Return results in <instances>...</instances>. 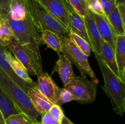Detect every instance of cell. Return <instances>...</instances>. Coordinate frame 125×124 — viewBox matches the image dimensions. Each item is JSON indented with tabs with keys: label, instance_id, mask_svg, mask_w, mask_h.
<instances>
[{
	"label": "cell",
	"instance_id": "obj_1",
	"mask_svg": "<svg viewBox=\"0 0 125 124\" xmlns=\"http://www.w3.org/2000/svg\"><path fill=\"white\" fill-rule=\"evenodd\" d=\"M7 19L13 31L15 40L19 43L29 53L34 68L39 75L43 72L42 60L39 47L40 45L42 44L40 32L28 13L24 20L15 21L8 17Z\"/></svg>",
	"mask_w": 125,
	"mask_h": 124
},
{
	"label": "cell",
	"instance_id": "obj_2",
	"mask_svg": "<svg viewBox=\"0 0 125 124\" xmlns=\"http://www.w3.org/2000/svg\"><path fill=\"white\" fill-rule=\"evenodd\" d=\"M26 4L28 13L40 33L49 30L61 39L70 37V31L48 10L40 0H26Z\"/></svg>",
	"mask_w": 125,
	"mask_h": 124
},
{
	"label": "cell",
	"instance_id": "obj_3",
	"mask_svg": "<svg viewBox=\"0 0 125 124\" xmlns=\"http://www.w3.org/2000/svg\"><path fill=\"white\" fill-rule=\"evenodd\" d=\"M103 74L104 85L103 89L110 98L114 110L117 114L123 115V105L125 100V83L110 69L101 56L95 55Z\"/></svg>",
	"mask_w": 125,
	"mask_h": 124
},
{
	"label": "cell",
	"instance_id": "obj_4",
	"mask_svg": "<svg viewBox=\"0 0 125 124\" xmlns=\"http://www.w3.org/2000/svg\"><path fill=\"white\" fill-rule=\"evenodd\" d=\"M0 85L22 113L32 124H39L41 115L36 111L27 92L0 68Z\"/></svg>",
	"mask_w": 125,
	"mask_h": 124
},
{
	"label": "cell",
	"instance_id": "obj_5",
	"mask_svg": "<svg viewBox=\"0 0 125 124\" xmlns=\"http://www.w3.org/2000/svg\"><path fill=\"white\" fill-rule=\"evenodd\" d=\"M61 40L62 53L65 55L70 62L77 67L82 77H85L88 75L91 78L92 81L98 85V80L89 64V57L75 44L70 37L65 38Z\"/></svg>",
	"mask_w": 125,
	"mask_h": 124
},
{
	"label": "cell",
	"instance_id": "obj_6",
	"mask_svg": "<svg viewBox=\"0 0 125 124\" xmlns=\"http://www.w3.org/2000/svg\"><path fill=\"white\" fill-rule=\"evenodd\" d=\"M64 88L70 91L74 100L79 103H92L96 98L97 84L86 77L75 75Z\"/></svg>",
	"mask_w": 125,
	"mask_h": 124
},
{
	"label": "cell",
	"instance_id": "obj_7",
	"mask_svg": "<svg viewBox=\"0 0 125 124\" xmlns=\"http://www.w3.org/2000/svg\"><path fill=\"white\" fill-rule=\"evenodd\" d=\"M48 10L69 30L70 18L74 9L68 0H40Z\"/></svg>",
	"mask_w": 125,
	"mask_h": 124
},
{
	"label": "cell",
	"instance_id": "obj_8",
	"mask_svg": "<svg viewBox=\"0 0 125 124\" xmlns=\"http://www.w3.org/2000/svg\"><path fill=\"white\" fill-rule=\"evenodd\" d=\"M37 77V81L35 84L37 88L53 104H58L61 88L56 85L47 73L43 72Z\"/></svg>",
	"mask_w": 125,
	"mask_h": 124
},
{
	"label": "cell",
	"instance_id": "obj_9",
	"mask_svg": "<svg viewBox=\"0 0 125 124\" xmlns=\"http://www.w3.org/2000/svg\"><path fill=\"white\" fill-rule=\"evenodd\" d=\"M84 18L85 26H86L88 36L90 41L92 50L94 52L95 55H100L102 52L103 44L104 40H103L100 35V32L95 23L94 13L89 10Z\"/></svg>",
	"mask_w": 125,
	"mask_h": 124
},
{
	"label": "cell",
	"instance_id": "obj_10",
	"mask_svg": "<svg viewBox=\"0 0 125 124\" xmlns=\"http://www.w3.org/2000/svg\"><path fill=\"white\" fill-rule=\"evenodd\" d=\"M7 49L24 66L27 72L31 75H37V72L34 66L31 58L25 49L16 40H13L7 46Z\"/></svg>",
	"mask_w": 125,
	"mask_h": 124
},
{
	"label": "cell",
	"instance_id": "obj_11",
	"mask_svg": "<svg viewBox=\"0 0 125 124\" xmlns=\"http://www.w3.org/2000/svg\"><path fill=\"white\" fill-rule=\"evenodd\" d=\"M94 14L95 23L103 40L107 43L115 52L117 35L110 24L107 17L100 15Z\"/></svg>",
	"mask_w": 125,
	"mask_h": 124
},
{
	"label": "cell",
	"instance_id": "obj_12",
	"mask_svg": "<svg viewBox=\"0 0 125 124\" xmlns=\"http://www.w3.org/2000/svg\"><path fill=\"white\" fill-rule=\"evenodd\" d=\"M7 47L6 46L0 44V68L7 75H8L13 81H15L26 92H27L29 88L35 86L36 85L33 86V85L25 82L16 75L9 63L8 57H7Z\"/></svg>",
	"mask_w": 125,
	"mask_h": 124
},
{
	"label": "cell",
	"instance_id": "obj_13",
	"mask_svg": "<svg viewBox=\"0 0 125 124\" xmlns=\"http://www.w3.org/2000/svg\"><path fill=\"white\" fill-rule=\"evenodd\" d=\"M27 94L35 109L40 115L48 112L53 105L39 91L36 86L29 88Z\"/></svg>",
	"mask_w": 125,
	"mask_h": 124
},
{
	"label": "cell",
	"instance_id": "obj_14",
	"mask_svg": "<svg viewBox=\"0 0 125 124\" xmlns=\"http://www.w3.org/2000/svg\"><path fill=\"white\" fill-rule=\"evenodd\" d=\"M58 55L59 59L56 62L54 70L58 72L60 78L65 86L75 77V75L73 72L72 63L69 60L63 53Z\"/></svg>",
	"mask_w": 125,
	"mask_h": 124
},
{
	"label": "cell",
	"instance_id": "obj_15",
	"mask_svg": "<svg viewBox=\"0 0 125 124\" xmlns=\"http://www.w3.org/2000/svg\"><path fill=\"white\" fill-rule=\"evenodd\" d=\"M69 30L70 32L75 33L76 34L86 40L87 42L90 44L91 47L90 40L88 36L84 18L78 14L74 10L72 13L70 18Z\"/></svg>",
	"mask_w": 125,
	"mask_h": 124
},
{
	"label": "cell",
	"instance_id": "obj_16",
	"mask_svg": "<svg viewBox=\"0 0 125 124\" xmlns=\"http://www.w3.org/2000/svg\"><path fill=\"white\" fill-rule=\"evenodd\" d=\"M0 110L5 119L13 114L22 113L0 85Z\"/></svg>",
	"mask_w": 125,
	"mask_h": 124
},
{
	"label": "cell",
	"instance_id": "obj_17",
	"mask_svg": "<svg viewBox=\"0 0 125 124\" xmlns=\"http://www.w3.org/2000/svg\"><path fill=\"white\" fill-rule=\"evenodd\" d=\"M115 55L120 78L122 80L125 70V36H117Z\"/></svg>",
	"mask_w": 125,
	"mask_h": 124
},
{
	"label": "cell",
	"instance_id": "obj_18",
	"mask_svg": "<svg viewBox=\"0 0 125 124\" xmlns=\"http://www.w3.org/2000/svg\"><path fill=\"white\" fill-rule=\"evenodd\" d=\"M27 14L26 0H12L10 5L8 18L13 20L21 21L26 18Z\"/></svg>",
	"mask_w": 125,
	"mask_h": 124
},
{
	"label": "cell",
	"instance_id": "obj_19",
	"mask_svg": "<svg viewBox=\"0 0 125 124\" xmlns=\"http://www.w3.org/2000/svg\"><path fill=\"white\" fill-rule=\"evenodd\" d=\"M7 55L11 67L13 69V71L15 72L16 75L25 82L33 85V86H35V83L33 81L31 78L29 77V74L28 73L24 66L14 56L12 55V53L8 49H7Z\"/></svg>",
	"mask_w": 125,
	"mask_h": 124
},
{
	"label": "cell",
	"instance_id": "obj_20",
	"mask_svg": "<svg viewBox=\"0 0 125 124\" xmlns=\"http://www.w3.org/2000/svg\"><path fill=\"white\" fill-rule=\"evenodd\" d=\"M40 34L42 44H46L58 54L62 53V40L57 34L49 30L43 31Z\"/></svg>",
	"mask_w": 125,
	"mask_h": 124
},
{
	"label": "cell",
	"instance_id": "obj_21",
	"mask_svg": "<svg viewBox=\"0 0 125 124\" xmlns=\"http://www.w3.org/2000/svg\"><path fill=\"white\" fill-rule=\"evenodd\" d=\"M100 56L107 64V66L110 68V69L120 77L115 52L112 49V47L104 41L103 44L102 52Z\"/></svg>",
	"mask_w": 125,
	"mask_h": 124
},
{
	"label": "cell",
	"instance_id": "obj_22",
	"mask_svg": "<svg viewBox=\"0 0 125 124\" xmlns=\"http://www.w3.org/2000/svg\"><path fill=\"white\" fill-rule=\"evenodd\" d=\"M107 18L117 36H125V29L118 7L107 16Z\"/></svg>",
	"mask_w": 125,
	"mask_h": 124
},
{
	"label": "cell",
	"instance_id": "obj_23",
	"mask_svg": "<svg viewBox=\"0 0 125 124\" xmlns=\"http://www.w3.org/2000/svg\"><path fill=\"white\" fill-rule=\"evenodd\" d=\"M14 39V35L7 18L0 19V44L7 46Z\"/></svg>",
	"mask_w": 125,
	"mask_h": 124
},
{
	"label": "cell",
	"instance_id": "obj_24",
	"mask_svg": "<svg viewBox=\"0 0 125 124\" xmlns=\"http://www.w3.org/2000/svg\"><path fill=\"white\" fill-rule=\"evenodd\" d=\"M70 37L71 38L73 42L75 43V44L85 53L86 55L89 57L91 53L92 48L90 47V44L87 42L85 40H84L83 38L81 37L78 35L76 34L75 33L70 32Z\"/></svg>",
	"mask_w": 125,
	"mask_h": 124
},
{
	"label": "cell",
	"instance_id": "obj_25",
	"mask_svg": "<svg viewBox=\"0 0 125 124\" xmlns=\"http://www.w3.org/2000/svg\"><path fill=\"white\" fill-rule=\"evenodd\" d=\"M74 10L82 17H84L89 10L88 0H68Z\"/></svg>",
	"mask_w": 125,
	"mask_h": 124
},
{
	"label": "cell",
	"instance_id": "obj_26",
	"mask_svg": "<svg viewBox=\"0 0 125 124\" xmlns=\"http://www.w3.org/2000/svg\"><path fill=\"white\" fill-rule=\"evenodd\" d=\"M6 124H32L23 113L11 115L5 119Z\"/></svg>",
	"mask_w": 125,
	"mask_h": 124
},
{
	"label": "cell",
	"instance_id": "obj_27",
	"mask_svg": "<svg viewBox=\"0 0 125 124\" xmlns=\"http://www.w3.org/2000/svg\"><path fill=\"white\" fill-rule=\"evenodd\" d=\"M106 17L117 7V0H99Z\"/></svg>",
	"mask_w": 125,
	"mask_h": 124
},
{
	"label": "cell",
	"instance_id": "obj_28",
	"mask_svg": "<svg viewBox=\"0 0 125 124\" xmlns=\"http://www.w3.org/2000/svg\"><path fill=\"white\" fill-rule=\"evenodd\" d=\"M73 100H74V98L73 94L70 92V91H69L65 88L63 89H61L59 94V102L57 105L61 106L64 103H68V102H70Z\"/></svg>",
	"mask_w": 125,
	"mask_h": 124
},
{
	"label": "cell",
	"instance_id": "obj_29",
	"mask_svg": "<svg viewBox=\"0 0 125 124\" xmlns=\"http://www.w3.org/2000/svg\"><path fill=\"white\" fill-rule=\"evenodd\" d=\"M48 113L50 115H52L54 118L57 119L60 122H62L63 117H65L64 113L61 106L57 104H53L50 108Z\"/></svg>",
	"mask_w": 125,
	"mask_h": 124
},
{
	"label": "cell",
	"instance_id": "obj_30",
	"mask_svg": "<svg viewBox=\"0 0 125 124\" xmlns=\"http://www.w3.org/2000/svg\"><path fill=\"white\" fill-rule=\"evenodd\" d=\"M88 3H89V10L93 13L106 17L99 0H88Z\"/></svg>",
	"mask_w": 125,
	"mask_h": 124
},
{
	"label": "cell",
	"instance_id": "obj_31",
	"mask_svg": "<svg viewBox=\"0 0 125 124\" xmlns=\"http://www.w3.org/2000/svg\"><path fill=\"white\" fill-rule=\"evenodd\" d=\"M12 0H0V15L1 18H7L9 12L10 5Z\"/></svg>",
	"mask_w": 125,
	"mask_h": 124
},
{
	"label": "cell",
	"instance_id": "obj_32",
	"mask_svg": "<svg viewBox=\"0 0 125 124\" xmlns=\"http://www.w3.org/2000/svg\"><path fill=\"white\" fill-rule=\"evenodd\" d=\"M40 124H62V122L57 120L47 112L41 115Z\"/></svg>",
	"mask_w": 125,
	"mask_h": 124
},
{
	"label": "cell",
	"instance_id": "obj_33",
	"mask_svg": "<svg viewBox=\"0 0 125 124\" xmlns=\"http://www.w3.org/2000/svg\"><path fill=\"white\" fill-rule=\"evenodd\" d=\"M117 7H118V10H119L120 15L122 17V21H123V25H124L125 29V5L122 2L118 1V4H117Z\"/></svg>",
	"mask_w": 125,
	"mask_h": 124
},
{
	"label": "cell",
	"instance_id": "obj_34",
	"mask_svg": "<svg viewBox=\"0 0 125 124\" xmlns=\"http://www.w3.org/2000/svg\"><path fill=\"white\" fill-rule=\"evenodd\" d=\"M62 124H74V123L72 122L68 118H67V117L65 115V117H63V120L62 121Z\"/></svg>",
	"mask_w": 125,
	"mask_h": 124
},
{
	"label": "cell",
	"instance_id": "obj_35",
	"mask_svg": "<svg viewBox=\"0 0 125 124\" xmlns=\"http://www.w3.org/2000/svg\"><path fill=\"white\" fill-rule=\"evenodd\" d=\"M0 124H6L5 119L4 118V116L2 115V113H1V110H0Z\"/></svg>",
	"mask_w": 125,
	"mask_h": 124
},
{
	"label": "cell",
	"instance_id": "obj_36",
	"mask_svg": "<svg viewBox=\"0 0 125 124\" xmlns=\"http://www.w3.org/2000/svg\"><path fill=\"white\" fill-rule=\"evenodd\" d=\"M123 114H125V100L124 103H123Z\"/></svg>",
	"mask_w": 125,
	"mask_h": 124
},
{
	"label": "cell",
	"instance_id": "obj_37",
	"mask_svg": "<svg viewBox=\"0 0 125 124\" xmlns=\"http://www.w3.org/2000/svg\"><path fill=\"white\" fill-rule=\"evenodd\" d=\"M117 1H120V2H122V3H123L125 5V0H117Z\"/></svg>",
	"mask_w": 125,
	"mask_h": 124
},
{
	"label": "cell",
	"instance_id": "obj_38",
	"mask_svg": "<svg viewBox=\"0 0 125 124\" xmlns=\"http://www.w3.org/2000/svg\"><path fill=\"white\" fill-rule=\"evenodd\" d=\"M122 80H123V82H124L125 83V75H123V78H122Z\"/></svg>",
	"mask_w": 125,
	"mask_h": 124
},
{
	"label": "cell",
	"instance_id": "obj_39",
	"mask_svg": "<svg viewBox=\"0 0 125 124\" xmlns=\"http://www.w3.org/2000/svg\"><path fill=\"white\" fill-rule=\"evenodd\" d=\"M125 75V72H124V74H123V75Z\"/></svg>",
	"mask_w": 125,
	"mask_h": 124
},
{
	"label": "cell",
	"instance_id": "obj_40",
	"mask_svg": "<svg viewBox=\"0 0 125 124\" xmlns=\"http://www.w3.org/2000/svg\"><path fill=\"white\" fill-rule=\"evenodd\" d=\"M1 15H0V19H1Z\"/></svg>",
	"mask_w": 125,
	"mask_h": 124
},
{
	"label": "cell",
	"instance_id": "obj_41",
	"mask_svg": "<svg viewBox=\"0 0 125 124\" xmlns=\"http://www.w3.org/2000/svg\"></svg>",
	"mask_w": 125,
	"mask_h": 124
}]
</instances>
